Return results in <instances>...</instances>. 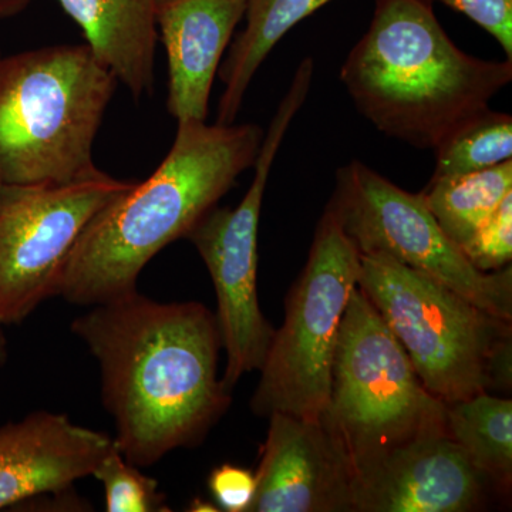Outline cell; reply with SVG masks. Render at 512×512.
<instances>
[{"label": "cell", "instance_id": "cell-23", "mask_svg": "<svg viewBox=\"0 0 512 512\" xmlns=\"http://www.w3.org/2000/svg\"><path fill=\"white\" fill-rule=\"evenodd\" d=\"M463 13L503 47L512 59V0H440Z\"/></svg>", "mask_w": 512, "mask_h": 512}, {"label": "cell", "instance_id": "cell-26", "mask_svg": "<svg viewBox=\"0 0 512 512\" xmlns=\"http://www.w3.org/2000/svg\"><path fill=\"white\" fill-rule=\"evenodd\" d=\"M6 359H8V343H6L5 336H3V332L0 330V365H3Z\"/></svg>", "mask_w": 512, "mask_h": 512}, {"label": "cell", "instance_id": "cell-3", "mask_svg": "<svg viewBox=\"0 0 512 512\" xmlns=\"http://www.w3.org/2000/svg\"><path fill=\"white\" fill-rule=\"evenodd\" d=\"M340 80L367 121L387 137L434 150L490 109L512 80V59L468 55L434 15L433 0H375L369 29Z\"/></svg>", "mask_w": 512, "mask_h": 512}, {"label": "cell", "instance_id": "cell-15", "mask_svg": "<svg viewBox=\"0 0 512 512\" xmlns=\"http://www.w3.org/2000/svg\"><path fill=\"white\" fill-rule=\"evenodd\" d=\"M86 45L136 100L156 84V0H57Z\"/></svg>", "mask_w": 512, "mask_h": 512}, {"label": "cell", "instance_id": "cell-2", "mask_svg": "<svg viewBox=\"0 0 512 512\" xmlns=\"http://www.w3.org/2000/svg\"><path fill=\"white\" fill-rule=\"evenodd\" d=\"M258 124L177 123L174 143L146 181L133 183L90 221L67 256L56 295L93 306L137 289L144 266L197 222L254 167Z\"/></svg>", "mask_w": 512, "mask_h": 512}, {"label": "cell", "instance_id": "cell-18", "mask_svg": "<svg viewBox=\"0 0 512 512\" xmlns=\"http://www.w3.org/2000/svg\"><path fill=\"white\" fill-rule=\"evenodd\" d=\"M421 194L441 229L461 248L512 194V160L477 173L430 180Z\"/></svg>", "mask_w": 512, "mask_h": 512}, {"label": "cell", "instance_id": "cell-19", "mask_svg": "<svg viewBox=\"0 0 512 512\" xmlns=\"http://www.w3.org/2000/svg\"><path fill=\"white\" fill-rule=\"evenodd\" d=\"M431 180L477 173L512 160L511 114L487 109L434 148Z\"/></svg>", "mask_w": 512, "mask_h": 512}, {"label": "cell", "instance_id": "cell-6", "mask_svg": "<svg viewBox=\"0 0 512 512\" xmlns=\"http://www.w3.org/2000/svg\"><path fill=\"white\" fill-rule=\"evenodd\" d=\"M446 409L356 286L340 322L328 409L320 419L345 446L355 473L386 451L447 427Z\"/></svg>", "mask_w": 512, "mask_h": 512}, {"label": "cell", "instance_id": "cell-22", "mask_svg": "<svg viewBox=\"0 0 512 512\" xmlns=\"http://www.w3.org/2000/svg\"><path fill=\"white\" fill-rule=\"evenodd\" d=\"M208 488L221 511L249 512L256 493V476L248 468L222 464L212 470Z\"/></svg>", "mask_w": 512, "mask_h": 512}, {"label": "cell", "instance_id": "cell-25", "mask_svg": "<svg viewBox=\"0 0 512 512\" xmlns=\"http://www.w3.org/2000/svg\"><path fill=\"white\" fill-rule=\"evenodd\" d=\"M188 510L195 512H215L220 511V508H215L214 505L210 503H205V501H202L201 498H195V500L192 501L190 508H188Z\"/></svg>", "mask_w": 512, "mask_h": 512}, {"label": "cell", "instance_id": "cell-13", "mask_svg": "<svg viewBox=\"0 0 512 512\" xmlns=\"http://www.w3.org/2000/svg\"><path fill=\"white\" fill-rule=\"evenodd\" d=\"M109 434L66 414L37 412L0 427V510L40 495H59L92 476L113 448Z\"/></svg>", "mask_w": 512, "mask_h": 512}, {"label": "cell", "instance_id": "cell-5", "mask_svg": "<svg viewBox=\"0 0 512 512\" xmlns=\"http://www.w3.org/2000/svg\"><path fill=\"white\" fill-rule=\"evenodd\" d=\"M357 286L444 404L510 386L511 322L387 256L360 255Z\"/></svg>", "mask_w": 512, "mask_h": 512}, {"label": "cell", "instance_id": "cell-7", "mask_svg": "<svg viewBox=\"0 0 512 512\" xmlns=\"http://www.w3.org/2000/svg\"><path fill=\"white\" fill-rule=\"evenodd\" d=\"M360 254L335 215L323 212L305 268L286 299L285 322L275 330L252 397L256 416L285 413L320 420L328 409L333 353Z\"/></svg>", "mask_w": 512, "mask_h": 512}, {"label": "cell", "instance_id": "cell-1", "mask_svg": "<svg viewBox=\"0 0 512 512\" xmlns=\"http://www.w3.org/2000/svg\"><path fill=\"white\" fill-rule=\"evenodd\" d=\"M72 330L99 362L114 444L138 468L197 446L231 404L218 379L217 318L202 303L157 302L136 289L93 305Z\"/></svg>", "mask_w": 512, "mask_h": 512}, {"label": "cell", "instance_id": "cell-10", "mask_svg": "<svg viewBox=\"0 0 512 512\" xmlns=\"http://www.w3.org/2000/svg\"><path fill=\"white\" fill-rule=\"evenodd\" d=\"M131 185L100 168L67 184H0V326L22 322L56 296L84 229Z\"/></svg>", "mask_w": 512, "mask_h": 512}, {"label": "cell", "instance_id": "cell-17", "mask_svg": "<svg viewBox=\"0 0 512 512\" xmlns=\"http://www.w3.org/2000/svg\"><path fill=\"white\" fill-rule=\"evenodd\" d=\"M451 439L501 493L512 484V402L484 392L447 404Z\"/></svg>", "mask_w": 512, "mask_h": 512}, {"label": "cell", "instance_id": "cell-16", "mask_svg": "<svg viewBox=\"0 0 512 512\" xmlns=\"http://www.w3.org/2000/svg\"><path fill=\"white\" fill-rule=\"evenodd\" d=\"M332 0H247L245 28L232 39L218 76L224 83L217 121L237 120L245 96L259 67L289 30Z\"/></svg>", "mask_w": 512, "mask_h": 512}, {"label": "cell", "instance_id": "cell-9", "mask_svg": "<svg viewBox=\"0 0 512 512\" xmlns=\"http://www.w3.org/2000/svg\"><path fill=\"white\" fill-rule=\"evenodd\" d=\"M360 255L387 256L416 269L512 323V268L481 272L433 217L421 192L413 194L363 161L336 171L326 205Z\"/></svg>", "mask_w": 512, "mask_h": 512}, {"label": "cell", "instance_id": "cell-4", "mask_svg": "<svg viewBox=\"0 0 512 512\" xmlns=\"http://www.w3.org/2000/svg\"><path fill=\"white\" fill-rule=\"evenodd\" d=\"M117 86L86 43L0 57V184H67L96 173L94 143Z\"/></svg>", "mask_w": 512, "mask_h": 512}, {"label": "cell", "instance_id": "cell-20", "mask_svg": "<svg viewBox=\"0 0 512 512\" xmlns=\"http://www.w3.org/2000/svg\"><path fill=\"white\" fill-rule=\"evenodd\" d=\"M92 476L103 485L109 512L171 511L165 503V495L158 490L157 480L128 463L116 444L101 458Z\"/></svg>", "mask_w": 512, "mask_h": 512}, {"label": "cell", "instance_id": "cell-12", "mask_svg": "<svg viewBox=\"0 0 512 512\" xmlns=\"http://www.w3.org/2000/svg\"><path fill=\"white\" fill-rule=\"evenodd\" d=\"M249 512H353L355 467L322 420L269 416Z\"/></svg>", "mask_w": 512, "mask_h": 512}, {"label": "cell", "instance_id": "cell-24", "mask_svg": "<svg viewBox=\"0 0 512 512\" xmlns=\"http://www.w3.org/2000/svg\"><path fill=\"white\" fill-rule=\"evenodd\" d=\"M30 0H0V19L18 16L28 8Z\"/></svg>", "mask_w": 512, "mask_h": 512}, {"label": "cell", "instance_id": "cell-14", "mask_svg": "<svg viewBox=\"0 0 512 512\" xmlns=\"http://www.w3.org/2000/svg\"><path fill=\"white\" fill-rule=\"evenodd\" d=\"M247 0H156L168 62L167 109L177 123L207 121L215 76Z\"/></svg>", "mask_w": 512, "mask_h": 512}, {"label": "cell", "instance_id": "cell-8", "mask_svg": "<svg viewBox=\"0 0 512 512\" xmlns=\"http://www.w3.org/2000/svg\"><path fill=\"white\" fill-rule=\"evenodd\" d=\"M315 62L306 57L293 74L279 103L254 164V178L235 208L214 207L187 239L210 272L217 295L218 332L227 353L222 383L232 392L242 376L261 370L275 328L265 318L258 299V229L269 174L296 114L311 92Z\"/></svg>", "mask_w": 512, "mask_h": 512}, {"label": "cell", "instance_id": "cell-11", "mask_svg": "<svg viewBox=\"0 0 512 512\" xmlns=\"http://www.w3.org/2000/svg\"><path fill=\"white\" fill-rule=\"evenodd\" d=\"M488 485L444 427L357 468L353 512L476 511Z\"/></svg>", "mask_w": 512, "mask_h": 512}, {"label": "cell", "instance_id": "cell-21", "mask_svg": "<svg viewBox=\"0 0 512 512\" xmlns=\"http://www.w3.org/2000/svg\"><path fill=\"white\" fill-rule=\"evenodd\" d=\"M464 255L481 272H495L511 264L512 194L484 222L463 247Z\"/></svg>", "mask_w": 512, "mask_h": 512}]
</instances>
